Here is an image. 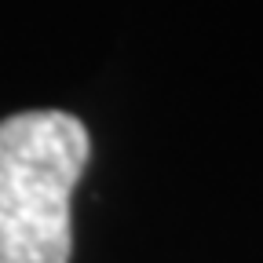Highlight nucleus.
Instances as JSON below:
<instances>
[{
    "mask_svg": "<svg viewBox=\"0 0 263 263\" xmlns=\"http://www.w3.org/2000/svg\"><path fill=\"white\" fill-rule=\"evenodd\" d=\"M88 150V128L66 110L0 121V263H70V197Z\"/></svg>",
    "mask_w": 263,
    "mask_h": 263,
    "instance_id": "1",
    "label": "nucleus"
}]
</instances>
